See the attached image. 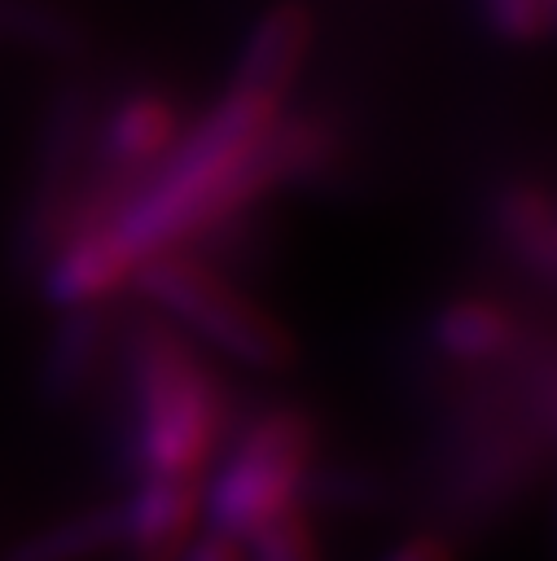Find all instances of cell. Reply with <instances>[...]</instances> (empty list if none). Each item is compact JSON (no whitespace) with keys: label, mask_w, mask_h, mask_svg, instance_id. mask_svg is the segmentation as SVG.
Returning <instances> with one entry per match:
<instances>
[{"label":"cell","mask_w":557,"mask_h":561,"mask_svg":"<svg viewBox=\"0 0 557 561\" xmlns=\"http://www.w3.org/2000/svg\"><path fill=\"white\" fill-rule=\"evenodd\" d=\"M127 377V465L132 478H193L206 482L232 434V394L224 377L202 359L158 311H145L118 329Z\"/></svg>","instance_id":"1"},{"label":"cell","mask_w":557,"mask_h":561,"mask_svg":"<svg viewBox=\"0 0 557 561\" xmlns=\"http://www.w3.org/2000/svg\"><path fill=\"white\" fill-rule=\"evenodd\" d=\"M320 456V421L303 403H268L232 425L202 486V526L246 543L272 517L303 508L307 469Z\"/></svg>","instance_id":"2"},{"label":"cell","mask_w":557,"mask_h":561,"mask_svg":"<svg viewBox=\"0 0 557 561\" xmlns=\"http://www.w3.org/2000/svg\"><path fill=\"white\" fill-rule=\"evenodd\" d=\"M132 289L184 337L215 346L250 373H289L298 364V337L289 324L193 250H162L145 259Z\"/></svg>","instance_id":"3"},{"label":"cell","mask_w":557,"mask_h":561,"mask_svg":"<svg viewBox=\"0 0 557 561\" xmlns=\"http://www.w3.org/2000/svg\"><path fill=\"white\" fill-rule=\"evenodd\" d=\"M96 123H101V96L83 75L61 79V88L48 96V110L39 118V140L31 153L26 193L13 219V272L39 276L48 254L57 250L70 206L79 197V184L92 167L96 149Z\"/></svg>","instance_id":"4"},{"label":"cell","mask_w":557,"mask_h":561,"mask_svg":"<svg viewBox=\"0 0 557 561\" xmlns=\"http://www.w3.org/2000/svg\"><path fill=\"white\" fill-rule=\"evenodd\" d=\"M184 127H189L184 110H180V101L171 92L136 88L123 101H114L110 114H101L92 167L114 175V180H123L127 188H136L180 145Z\"/></svg>","instance_id":"5"},{"label":"cell","mask_w":557,"mask_h":561,"mask_svg":"<svg viewBox=\"0 0 557 561\" xmlns=\"http://www.w3.org/2000/svg\"><path fill=\"white\" fill-rule=\"evenodd\" d=\"M311 48H316L311 9L298 4V0H276L250 22V31L237 48L228 88H241V92L268 96L276 105H289L307 61H311Z\"/></svg>","instance_id":"6"},{"label":"cell","mask_w":557,"mask_h":561,"mask_svg":"<svg viewBox=\"0 0 557 561\" xmlns=\"http://www.w3.org/2000/svg\"><path fill=\"white\" fill-rule=\"evenodd\" d=\"M425 342L439 359L474 373L513 359L526 346V324L496 294H452L430 311Z\"/></svg>","instance_id":"7"},{"label":"cell","mask_w":557,"mask_h":561,"mask_svg":"<svg viewBox=\"0 0 557 561\" xmlns=\"http://www.w3.org/2000/svg\"><path fill=\"white\" fill-rule=\"evenodd\" d=\"M202 486L193 478H132L118 500L132 561H180L202 530Z\"/></svg>","instance_id":"8"},{"label":"cell","mask_w":557,"mask_h":561,"mask_svg":"<svg viewBox=\"0 0 557 561\" xmlns=\"http://www.w3.org/2000/svg\"><path fill=\"white\" fill-rule=\"evenodd\" d=\"M114 346H118V320L110 316V302L61 307V320L53 324L39 359V394L57 408L83 399Z\"/></svg>","instance_id":"9"},{"label":"cell","mask_w":557,"mask_h":561,"mask_svg":"<svg viewBox=\"0 0 557 561\" xmlns=\"http://www.w3.org/2000/svg\"><path fill=\"white\" fill-rule=\"evenodd\" d=\"M123 548V517L114 504H88L75 508L22 539L9 543L0 561H101Z\"/></svg>","instance_id":"10"},{"label":"cell","mask_w":557,"mask_h":561,"mask_svg":"<svg viewBox=\"0 0 557 561\" xmlns=\"http://www.w3.org/2000/svg\"><path fill=\"white\" fill-rule=\"evenodd\" d=\"M390 500H395V482L368 460H325V456H316V465L307 469V482H303V508L307 513L373 517V513L390 508Z\"/></svg>","instance_id":"11"},{"label":"cell","mask_w":557,"mask_h":561,"mask_svg":"<svg viewBox=\"0 0 557 561\" xmlns=\"http://www.w3.org/2000/svg\"><path fill=\"white\" fill-rule=\"evenodd\" d=\"M0 44H18L44 57H79L88 48V31L75 13L44 0H0Z\"/></svg>","instance_id":"12"},{"label":"cell","mask_w":557,"mask_h":561,"mask_svg":"<svg viewBox=\"0 0 557 561\" xmlns=\"http://www.w3.org/2000/svg\"><path fill=\"white\" fill-rule=\"evenodd\" d=\"M241 548H246V561H325L316 517L307 508H289V513L272 517Z\"/></svg>","instance_id":"13"},{"label":"cell","mask_w":557,"mask_h":561,"mask_svg":"<svg viewBox=\"0 0 557 561\" xmlns=\"http://www.w3.org/2000/svg\"><path fill=\"white\" fill-rule=\"evenodd\" d=\"M482 4V22L496 39L504 44H539L553 35V9L548 0H478Z\"/></svg>","instance_id":"14"},{"label":"cell","mask_w":557,"mask_h":561,"mask_svg":"<svg viewBox=\"0 0 557 561\" xmlns=\"http://www.w3.org/2000/svg\"><path fill=\"white\" fill-rule=\"evenodd\" d=\"M377 561H461V548H456V535L447 530H417L395 539Z\"/></svg>","instance_id":"15"},{"label":"cell","mask_w":557,"mask_h":561,"mask_svg":"<svg viewBox=\"0 0 557 561\" xmlns=\"http://www.w3.org/2000/svg\"><path fill=\"white\" fill-rule=\"evenodd\" d=\"M180 561H246V548H241L237 539H228V535L202 530V535L189 543V552H184Z\"/></svg>","instance_id":"16"},{"label":"cell","mask_w":557,"mask_h":561,"mask_svg":"<svg viewBox=\"0 0 557 561\" xmlns=\"http://www.w3.org/2000/svg\"><path fill=\"white\" fill-rule=\"evenodd\" d=\"M548 465H553V495H548V561H557V390L548 412Z\"/></svg>","instance_id":"17"},{"label":"cell","mask_w":557,"mask_h":561,"mask_svg":"<svg viewBox=\"0 0 557 561\" xmlns=\"http://www.w3.org/2000/svg\"><path fill=\"white\" fill-rule=\"evenodd\" d=\"M548 9H553V35H557V0H548Z\"/></svg>","instance_id":"18"}]
</instances>
